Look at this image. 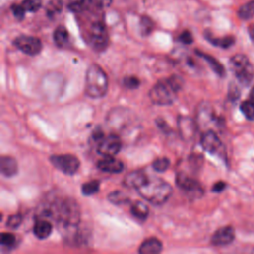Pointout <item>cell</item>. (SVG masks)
<instances>
[{
    "mask_svg": "<svg viewBox=\"0 0 254 254\" xmlns=\"http://www.w3.org/2000/svg\"><path fill=\"white\" fill-rule=\"evenodd\" d=\"M184 80L180 75L173 74L168 78L159 80L150 90L149 97L154 104L170 105L177 96V93L183 88Z\"/></svg>",
    "mask_w": 254,
    "mask_h": 254,
    "instance_id": "cell-2",
    "label": "cell"
},
{
    "mask_svg": "<svg viewBox=\"0 0 254 254\" xmlns=\"http://www.w3.org/2000/svg\"><path fill=\"white\" fill-rule=\"evenodd\" d=\"M248 34H249V37L251 39V41L254 43V24L250 25L249 28H248Z\"/></svg>",
    "mask_w": 254,
    "mask_h": 254,
    "instance_id": "cell-39",
    "label": "cell"
},
{
    "mask_svg": "<svg viewBox=\"0 0 254 254\" xmlns=\"http://www.w3.org/2000/svg\"><path fill=\"white\" fill-rule=\"evenodd\" d=\"M238 16L243 20H248L254 17V0H251L242 5L238 10Z\"/></svg>",
    "mask_w": 254,
    "mask_h": 254,
    "instance_id": "cell-25",
    "label": "cell"
},
{
    "mask_svg": "<svg viewBox=\"0 0 254 254\" xmlns=\"http://www.w3.org/2000/svg\"><path fill=\"white\" fill-rule=\"evenodd\" d=\"M108 89V77L105 71L96 64L88 66L85 73V94L91 98H100Z\"/></svg>",
    "mask_w": 254,
    "mask_h": 254,
    "instance_id": "cell-4",
    "label": "cell"
},
{
    "mask_svg": "<svg viewBox=\"0 0 254 254\" xmlns=\"http://www.w3.org/2000/svg\"><path fill=\"white\" fill-rule=\"evenodd\" d=\"M15 47L29 56H36L42 51V42L33 36L22 35L14 40Z\"/></svg>",
    "mask_w": 254,
    "mask_h": 254,
    "instance_id": "cell-9",
    "label": "cell"
},
{
    "mask_svg": "<svg viewBox=\"0 0 254 254\" xmlns=\"http://www.w3.org/2000/svg\"><path fill=\"white\" fill-rule=\"evenodd\" d=\"M63 3L61 0H51L47 6V14L49 16H54L62 11Z\"/></svg>",
    "mask_w": 254,
    "mask_h": 254,
    "instance_id": "cell-30",
    "label": "cell"
},
{
    "mask_svg": "<svg viewBox=\"0 0 254 254\" xmlns=\"http://www.w3.org/2000/svg\"><path fill=\"white\" fill-rule=\"evenodd\" d=\"M54 41L60 48L65 47L69 42V35L64 26H59L54 32Z\"/></svg>",
    "mask_w": 254,
    "mask_h": 254,
    "instance_id": "cell-21",
    "label": "cell"
},
{
    "mask_svg": "<svg viewBox=\"0 0 254 254\" xmlns=\"http://www.w3.org/2000/svg\"><path fill=\"white\" fill-rule=\"evenodd\" d=\"M179 131L185 140H190L194 137L196 125L194 121L188 116H180L178 119Z\"/></svg>",
    "mask_w": 254,
    "mask_h": 254,
    "instance_id": "cell-14",
    "label": "cell"
},
{
    "mask_svg": "<svg viewBox=\"0 0 254 254\" xmlns=\"http://www.w3.org/2000/svg\"><path fill=\"white\" fill-rule=\"evenodd\" d=\"M163 249L162 242L156 238V237H150L144 240L140 247H139V253L141 254H156L160 253Z\"/></svg>",
    "mask_w": 254,
    "mask_h": 254,
    "instance_id": "cell-17",
    "label": "cell"
},
{
    "mask_svg": "<svg viewBox=\"0 0 254 254\" xmlns=\"http://www.w3.org/2000/svg\"><path fill=\"white\" fill-rule=\"evenodd\" d=\"M148 177L149 176L143 170L132 171L124 178V185L129 189H135L137 190L145 183Z\"/></svg>",
    "mask_w": 254,
    "mask_h": 254,
    "instance_id": "cell-15",
    "label": "cell"
},
{
    "mask_svg": "<svg viewBox=\"0 0 254 254\" xmlns=\"http://www.w3.org/2000/svg\"><path fill=\"white\" fill-rule=\"evenodd\" d=\"M50 161L56 169L69 176L75 174L80 166V162L77 157L71 154L53 155L50 157Z\"/></svg>",
    "mask_w": 254,
    "mask_h": 254,
    "instance_id": "cell-8",
    "label": "cell"
},
{
    "mask_svg": "<svg viewBox=\"0 0 254 254\" xmlns=\"http://www.w3.org/2000/svg\"><path fill=\"white\" fill-rule=\"evenodd\" d=\"M197 54V56H199L200 58H202L208 64L209 66L211 67V69L219 76H224L225 74V69L223 67V65L216 60L214 59L213 57L207 55V54H204L202 52H199V51H196L195 52Z\"/></svg>",
    "mask_w": 254,
    "mask_h": 254,
    "instance_id": "cell-19",
    "label": "cell"
},
{
    "mask_svg": "<svg viewBox=\"0 0 254 254\" xmlns=\"http://www.w3.org/2000/svg\"><path fill=\"white\" fill-rule=\"evenodd\" d=\"M235 237V231L231 226L218 228L211 236V243L215 246H226L230 244Z\"/></svg>",
    "mask_w": 254,
    "mask_h": 254,
    "instance_id": "cell-12",
    "label": "cell"
},
{
    "mask_svg": "<svg viewBox=\"0 0 254 254\" xmlns=\"http://www.w3.org/2000/svg\"><path fill=\"white\" fill-rule=\"evenodd\" d=\"M12 11H13V14L15 16L16 19L18 20H22L24 17H25V8L23 7V5H14L12 6Z\"/></svg>",
    "mask_w": 254,
    "mask_h": 254,
    "instance_id": "cell-35",
    "label": "cell"
},
{
    "mask_svg": "<svg viewBox=\"0 0 254 254\" xmlns=\"http://www.w3.org/2000/svg\"><path fill=\"white\" fill-rule=\"evenodd\" d=\"M52 231H53V224L45 218L37 220L33 227V232L35 236L39 239L48 238L51 235Z\"/></svg>",
    "mask_w": 254,
    "mask_h": 254,
    "instance_id": "cell-18",
    "label": "cell"
},
{
    "mask_svg": "<svg viewBox=\"0 0 254 254\" xmlns=\"http://www.w3.org/2000/svg\"><path fill=\"white\" fill-rule=\"evenodd\" d=\"M249 99L254 100V87L251 89V91H250V93H249Z\"/></svg>",
    "mask_w": 254,
    "mask_h": 254,
    "instance_id": "cell-40",
    "label": "cell"
},
{
    "mask_svg": "<svg viewBox=\"0 0 254 254\" xmlns=\"http://www.w3.org/2000/svg\"><path fill=\"white\" fill-rule=\"evenodd\" d=\"M176 182L180 189L192 197H200L203 193V189L200 184L193 178L189 177L184 173H179L177 175Z\"/></svg>",
    "mask_w": 254,
    "mask_h": 254,
    "instance_id": "cell-11",
    "label": "cell"
},
{
    "mask_svg": "<svg viewBox=\"0 0 254 254\" xmlns=\"http://www.w3.org/2000/svg\"><path fill=\"white\" fill-rule=\"evenodd\" d=\"M22 220H23V216L20 213H15L8 217L6 225L11 229H15L21 225Z\"/></svg>",
    "mask_w": 254,
    "mask_h": 254,
    "instance_id": "cell-31",
    "label": "cell"
},
{
    "mask_svg": "<svg viewBox=\"0 0 254 254\" xmlns=\"http://www.w3.org/2000/svg\"><path fill=\"white\" fill-rule=\"evenodd\" d=\"M122 143L118 135L110 134L106 137H103L97 144V152L103 157L115 156L121 150Z\"/></svg>",
    "mask_w": 254,
    "mask_h": 254,
    "instance_id": "cell-10",
    "label": "cell"
},
{
    "mask_svg": "<svg viewBox=\"0 0 254 254\" xmlns=\"http://www.w3.org/2000/svg\"><path fill=\"white\" fill-rule=\"evenodd\" d=\"M111 0H91V8L102 9L109 6Z\"/></svg>",
    "mask_w": 254,
    "mask_h": 254,
    "instance_id": "cell-36",
    "label": "cell"
},
{
    "mask_svg": "<svg viewBox=\"0 0 254 254\" xmlns=\"http://www.w3.org/2000/svg\"><path fill=\"white\" fill-rule=\"evenodd\" d=\"M200 145L203 148V150H205L209 154L217 156L222 159L226 158L224 145L222 144L221 140L213 130L208 129L202 134L200 138Z\"/></svg>",
    "mask_w": 254,
    "mask_h": 254,
    "instance_id": "cell-7",
    "label": "cell"
},
{
    "mask_svg": "<svg viewBox=\"0 0 254 254\" xmlns=\"http://www.w3.org/2000/svg\"><path fill=\"white\" fill-rule=\"evenodd\" d=\"M225 187H226V185H225L224 182H217L216 184L213 185V187H212V191H214V192H220V191H222V190L225 189Z\"/></svg>",
    "mask_w": 254,
    "mask_h": 254,
    "instance_id": "cell-38",
    "label": "cell"
},
{
    "mask_svg": "<svg viewBox=\"0 0 254 254\" xmlns=\"http://www.w3.org/2000/svg\"><path fill=\"white\" fill-rule=\"evenodd\" d=\"M137 191L150 203L161 205L169 199L173 192V188L169 183L160 178L148 177Z\"/></svg>",
    "mask_w": 254,
    "mask_h": 254,
    "instance_id": "cell-3",
    "label": "cell"
},
{
    "mask_svg": "<svg viewBox=\"0 0 254 254\" xmlns=\"http://www.w3.org/2000/svg\"><path fill=\"white\" fill-rule=\"evenodd\" d=\"M41 3H42L41 0H24L22 2V5L26 11L36 12L41 7Z\"/></svg>",
    "mask_w": 254,
    "mask_h": 254,
    "instance_id": "cell-33",
    "label": "cell"
},
{
    "mask_svg": "<svg viewBox=\"0 0 254 254\" xmlns=\"http://www.w3.org/2000/svg\"><path fill=\"white\" fill-rule=\"evenodd\" d=\"M67 7L72 12H82L91 8V0H68Z\"/></svg>",
    "mask_w": 254,
    "mask_h": 254,
    "instance_id": "cell-23",
    "label": "cell"
},
{
    "mask_svg": "<svg viewBox=\"0 0 254 254\" xmlns=\"http://www.w3.org/2000/svg\"><path fill=\"white\" fill-rule=\"evenodd\" d=\"M140 27H141V32L143 35H148L152 32L153 28H154V24L152 22L151 19L147 18V17H143L141 19V23H140Z\"/></svg>",
    "mask_w": 254,
    "mask_h": 254,
    "instance_id": "cell-32",
    "label": "cell"
},
{
    "mask_svg": "<svg viewBox=\"0 0 254 254\" xmlns=\"http://www.w3.org/2000/svg\"><path fill=\"white\" fill-rule=\"evenodd\" d=\"M170 160L169 158L167 157H162V158H158L156 159L154 162H153V169L156 171V172H159V173H162V172H165L169 169L170 167Z\"/></svg>",
    "mask_w": 254,
    "mask_h": 254,
    "instance_id": "cell-28",
    "label": "cell"
},
{
    "mask_svg": "<svg viewBox=\"0 0 254 254\" xmlns=\"http://www.w3.org/2000/svg\"><path fill=\"white\" fill-rule=\"evenodd\" d=\"M205 38L214 46L222 48V49H227L231 47L234 44V38L231 36H226L222 38H214L210 34H205Z\"/></svg>",
    "mask_w": 254,
    "mask_h": 254,
    "instance_id": "cell-22",
    "label": "cell"
},
{
    "mask_svg": "<svg viewBox=\"0 0 254 254\" xmlns=\"http://www.w3.org/2000/svg\"><path fill=\"white\" fill-rule=\"evenodd\" d=\"M97 168L105 173L118 174L123 171L124 165L120 160L113 158V156H108L97 162Z\"/></svg>",
    "mask_w": 254,
    "mask_h": 254,
    "instance_id": "cell-13",
    "label": "cell"
},
{
    "mask_svg": "<svg viewBox=\"0 0 254 254\" xmlns=\"http://www.w3.org/2000/svg\"><path fill=\"white\" fill-rule=\"evenodd\" d=\"M87 41L90 47L97 52L106 49L109 43V37L107 29L102 22L96 21L91 24L87 33Z\"/></svg>",
    "mask_w": 254,
    "mask_h": 254,
    "instance_id": "cell-6",
    "label": "cell"
},
{
    "mask_svg": "<svg viewBox=\"0 0 254 254\" xmlns=\"http://www.w3.org/2000/svg\"><path fill=\"white\" fill-rule=\"evenodd\" d=\"M124 85L127 88H137L140 85V80L135 76H127L124 78Z\"/></svg>",
    "mask_w": 254,
    "mask_h": 254,
    "instance_id": "cell-34",
    "label": "cell"
},
{
    "mask_svg": "<svg viewBox=\"0 0 254 254\" xmlns=\"http://www.w3.org/2000/svg\"><path fill=\"white\" fill-rule=\"evenodd\" d=\"M16 236L11 232H2L1 233V245L5 247H13L16 244Z\"/></svg>",
    "mask_w": 254,
    "mask_h": 254,
    "instance_id": "cell-29",
    "label": "cell"
},
{
    "mask_svg": "<svg viewBox=\"0 0 254 254\" xmlns=\"http://www.w3.org/2000/svg\"><path fill=\"white\" fill-rule=\"evenodd\" d=\"M55 220L65 239H76L80 221V209L72 198H64L56 203Z\"/></svg>",
    "mask_w": 254,
    "mask_h": 254,
    "instance_id": "cell-1",
    "label": "cell"
},
{
    "mask_svg": "<svg viewBox=\"0 0 254 254\" xmlns=\"http://www.w3.org/2000/svg\"><path fill=\"white\" fill-rule=\"evenodd\" d=\"M107 197H108V200L115 205H121L129 202L128 195L120 190H114L110 192Z\"/></svg>",
    "mask_w": 254,
    "mask_h": 254,
    "instance_id": "cell-24",
    "label": "cell"
},
{
    "mask_svg": "<svg viewBox=\"0 0 254 254\" xmlns=\"http://www.w3.org/2000/svg\"><path fill=\"white\" fill-rule=\"evenodd\" d=\"M100 184L98 181H90L86 182L81 187V191L84 195H91L96 193L99 190Z\"/></svg>",
    "mask_w": 254,
    "mask_h": 254,
    "instance_id": "cell-27",
    "label": "cell"
},
{
    "mask_svg": "<svg viewBox=\"0 0 254 254\" xmlns=\"http://www.w3.org/2000/svg\"><path fill=\"white\" fill-rule=\"evenodd\" d=\"M229 66L236 79L244 86L249 85L254 78V66L250 60L242 54L233 56L229 61Z\"/></svg>",
    "mask_w": 254,
    "mask_h": 254,
    "instance_id": "cell-5",
    "label": "cell"
},
{
    "mask_svg": "<svg viewBox=\"0 0 254 254\" xmlns=\"http://www.w3.org/2000/svg\"><path fill=\"white\" fill-rule=\"evenodd\" d=\"M179 40H180L182 43H184V44H186V45H189V44H191V43H192V36H191V34H190L189 31H185V32H183V33L180 35Z\"/></svg>",
    "mask_w": 254,
    "mask_h": 254,
    "instance_id": "cell-37",
    "label": "cell"
},
{
    "mask_svg": "<svg viewBox=\"0 0 254 254\" xmlns=\"http://www.w3.org/2000/svg\"><path fill=\"white\" fill-rule=\"evenodd\" d=\"M240 110L243 115L251 121H254V100L247 99L240 105Z\"/></svg>",
    "mask_w": 254,
    "mask_h": 254,
    "instance_id": "cell-26",
    "label": "cell"
},
{
    "mask_svg": "<svg viewBox=\"0 0 254 254\" xmlns=\"http://www.w3.org/2000/svg\"><path fill=\"white\" fill-rule=\"evenodd\" d=\"M0 171L5 177H13L18 173L16 159L10 156H2L0 159Z\"/></svg>",
    "mask_w": 254,
    "mask_h": 254,
    "instance_id": "cell-16",
    "label": "cell"
},
{
    "mask_svg": "<svg viewBox=\"0 0 254 254\" xmlns=\"http://www.w3.org/2000/svg\"><path fill=\"white\" fill-rule=\"evenodd\" d=\"M131 213L139 220H145L149 215V207L140 200H136L131 205Z\"/></svg>",
    "mask_w": 254,
    "mask_h": 254,
    "instance_id": "cell-20",
    "label": "cell"
}]
</instances>
